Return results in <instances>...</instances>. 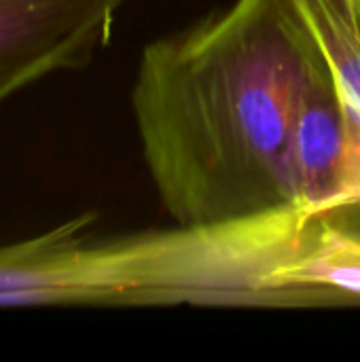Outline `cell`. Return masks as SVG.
<instances>
[{
    "mask_svg": "<svg viewBox=\"0 0 360 362\" xmlns=\"http://www.w3.org/2000/svg\"><path fill=\"white\" fill-rule=\"evenodd\" d=\"M323 59L293 0H233L144 47L132 108L149 174L178 225L295 206L291 132Z\"/></svg>",
    "mask_w": 360,
    "mask_h": 362,
    "instance_id": "1",
    "label": "cell"
},
{
    "mask_svg": "<svg viewBox=\"0 0 360 362\" xmlns=\"http://www.w3.org/2000/svg\"><path fill=\"white\" fill-rule=\"evenodd\" d=\"M352 153L350 115L335 76L323 59L301 91L293 121L289 144L291 202L314 218L352 208Z\"/></svg>",
    "mask_w": 360,
    "mask_h": 362,
    "instance_id": "4",
    "label": "cell"
},
{
    "mask_svg": "<svg viewBox=\"0 0 360 362\" xmlns=\"http://www.w3.org/2000/svg\"><path fill=\"white\" fill-rule=\"evenodd\" d=\"M289 305L360 301V233L331 216L314 223L303 246L272 276Z\"/></svg>",
    "mask_w": 360,
    "mask_h": 362,
    "instance_id": "5",
    "label": "cell"
},
{
    "mask_svg": "<svg viewBox=\"0 0 360 362\" xmlns=\"http://www.w3.org/2000/svg\"><path fill=\"white\" fill-rule=\"evenodd\" d=\"M123 0H0V104L19 89L76 70L108 42Z\"/></svg>",
    "mask_w": 360,
    "mask_h": 362,
    "instance_id": "3",
    "label": "cell"
},
{
    "mask_svg": "<svg viewBox=\"0 0 360 362\" xmlns=\"http://www.w3.org/2000/svg\"><path fill=\"white\" fill-rule=\"evenodd\" d=\"M335 76L352 125V208L360 212V0H293Z\"/></svg>",
    "mask_w": 360,
    "mask_h": 362,
    "instance_id": "6",
    "label": "cell"
},
{
    "mask_svg": "<svg viewBox=\"0 0 360 362\" xmlns=\"http://www.w3.org/2000/svg\"><path fill=\"white\" fill-rule=\"evenodd\" d=\"M83 214L0 246V308L236 303L252 255L231 223L93 240Z\"/></svg>",
    "mask_w": 360,
    "mask_h": 362,
    "instance_id": "2",
    "label": "cell"
}]
</instances>
